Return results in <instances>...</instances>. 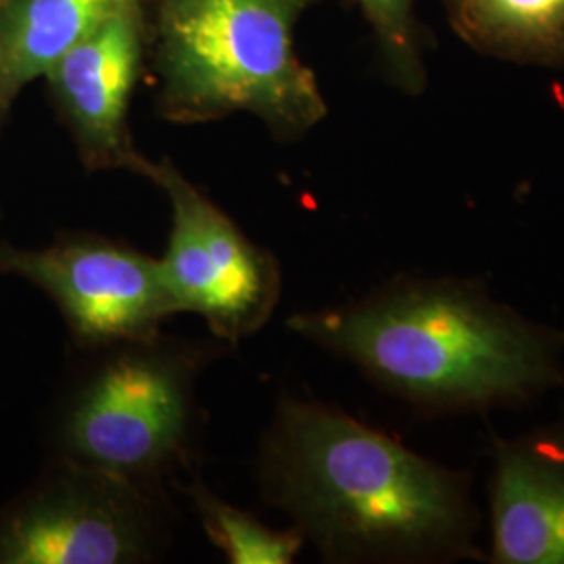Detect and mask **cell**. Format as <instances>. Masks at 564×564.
Segmentation results:
<instances>
[{
    "label": "cell",
    "instance_id": "10",
    "mask_svg": "<svg viewBox=\"0 0 564 564\" xmlns=\"http://www.w3.org/2000/svg\"><path fill=\"white\" fill-rule=\"evenodd\" d=\"M126 0H0V123L21 90Z\"/></svg>",
    "mask_w": 564,
    "mask_h": 564
},
{
    "label": "cell",
    "instance_id": "6",
    "mask_svg": "<svg viewBox=\"0 0 564 564\" xmlns=\"http://www.w3.org/2000/svg\"><path fill=\"white\" fill-rule=\"evenodd\" d=\"M142 176L162 188L172 207L160 265L176 314L202 316L214 339L228 345L262 330L281 302L276 256L251 241L170 160H149Z\"/></svg>",
    "mask_w": 564,
    "mask_h": 564
},
{
    "label": "cell",
    "instance_id": "9",
    "mask_svg": "<svg viewBox=\"0 0 564 564\" xmlns=\"http://www.w3.org/2000/svg\"><path fill=\"white\" fill-rule=\"evenodd\" d=\"M489 561L564 564V426L494 442Z\"/></svg>",
    "mask_w": 564,
    "mask_h": 564
},
{
    "label": "cell",
    "instance_id": "1",
    "mask_svg": "<svg viewBox=\"0 0 564 564\" xmlns=\"http://www.w3.org/2000/svg\"><path fill=\"white\" fill-rule=\"evenodd\" d=\"M256 475L328 563L479 558L473 479L405 447L333 403L284 393Z\"/></svg>",
    "mask_w": 564,
    "mask_h": 564
},
{
    "label": "cell",
    "instance_id": "13",
    "mask_svg": "<svg viewBox=\"0 0 564 564\" xmlns=\"http://www.w3.org/2000/svg\"><path fill=\"white\" fill-rule=\"evenodd\" d=\"M379 44L384 74L405 95L426 86L421 32L414 18L416 0H356Z\"/></svg>",
    "mask_w": 564,
    "mask_h": 564
},
{
    "label": "cell",
    "instance_id": "5",
    "mask_svg": "<svg viewBox=\"0 0 564 564\" xmlns=\"http://www.w3.org/2000/svg\"><path fill=\"white\" fill-rule=\"evenodd\" d=\"M172 527L165 489L57 458L0 512V564L153 563Z\"/></svg>",
    "mask_w": 564,
    "mask_h": 564
},
{
    "label": "cell",
    "instance_id": "3",
    "mask_svg": "<svg viewBox=\"0 0 564 564\" xmlns=\"http://www.w3.org/2000/svg\"><path fill=\"white\" fill-rule=\"evenodd\" d=\"M314 0H144L155 107L181 126L251 113L281 142L326 118L295 25Z\"/></svg>",
    "mask_w": 564,
    "mask_h": 564
},
{
    "label": "cell",
    "instance_id": "7",
    "mask_svg": "<svg viewBox=\"0 0 564 564\" xmlns=\"http://www.w3.org/2000/svg\"><path fill=\"white\" fill-rule=\"evenodd\" d=\"M0 272L46 293L78 349L153 337L176 316L160 258L99 232H67L42 249L0 241Z\"/></svg>",
    "mask_w": 564,
    "mask_h": 564
},
{
    "label": "cell",
    "instance_id": "11",
    "mask_svg": "<svg viewBox=\"0 0 564 564\" xmlns=\"http://www.w3.org/2000/svg\"><path fill=\"white\" fill-rule=\"evenodd\" d=\"M477 53L519 65H564V0H440Z\"/></svg>",
    "mask_w": 564,
    "mask_h": 564
},
{
    "label": "cell",
    "instance_id": "2",
    "mask_svg": "<svg viewBox=\"0 0 564 564\" xmlns=\"http://www.w3.org/2000/svg\"><path fill=\"white\" fill-rule=\"evenodd\" d=\"M286 328L423 416L521 408L564 389V328L524 318L479 281L403 274L291 314Z\"/></svg>",
    "mask_w": 564,
    "mask_h": 564
},
{
    "label": "cell",
    "instance_id": "8",
    "mask_svg": "<svg viewBox=\"0 0 564 564\" xmlns=\"http://www.w3.org/2000/svg\"><path fill=\"white\" fill-rule=\"evenodd\" d=\"M149 53L144 0H126L44 74L88 172L144 174L149 158L130 132V102Z\"/></svg>",
    "mask_w": 564,
    "mask_h": 564
},
{
    "label": "cell",
    "instance_id": "4",
    "mask_svg": "<svg viewBox=\"0 0 564 564\" xmlns=\"http://www.w3.org/2000/svg\"><path fill=\"white\" fill-rule=\"evenodd\" d=\"M226 345L158 333L80 349L53 412L57 458L165 489L197 458L199 379Z\"/></svg>",
    "mask_w": 564,
    "mask_h": 564
},
{
    "label": "cell",
    "instance_id": "12",
    "mask_svg": "<svg viewBox=\"0 0 564 564\" xmlns=\"http://www.w3.org/2000/svg\"><path fill=\"white\" fill-rule=\"evenodd\" d=\"M186 491L205 535L230 563L291 564L300 556L305 538L297 527H268L251 512L218 498L202 479L191 481Z\"/></svg>",
    "mask_w": 564,
    "mask_h": 564
}]
</instances>
